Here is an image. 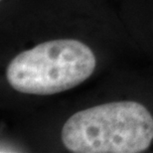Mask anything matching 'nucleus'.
I'll list each match as a JSON object with an SVG mask.
<instances>
[{
	"label": "nucleus",
	"mask_w": 153,
	"mask_h": 153,
	"mask_svg": "<svg viewBox=\"0 0 153 153\" xmlns=\"http://www.w3.org/2000/svg\"><path fill=\"white\" fill-rule=\"evenodd\" d=\"M96 65L94 52L84 43L52 40L13 58L6 69V79L20 93L53 94L82 84L91 76Z\"/></svg>",
	"instance_id": "nucleus-2"
},
{
	"label": "nucleus",
	"mask_w": 153,
	"mask_h": 153,
	"mask_svg": "<svg viewBox=\"0 0 153 153\" xmlns=\"http://www.w3.org/2000/svg\"><path fill=\"white\" fill-rule=\"evenodd\" d=\"M61 136L75 153H139L153 140V117L136 102L103 103L69 117Z\"/></svg>",
	"instance_id": "nucleus-1"
}]
</instances>
